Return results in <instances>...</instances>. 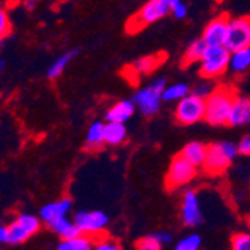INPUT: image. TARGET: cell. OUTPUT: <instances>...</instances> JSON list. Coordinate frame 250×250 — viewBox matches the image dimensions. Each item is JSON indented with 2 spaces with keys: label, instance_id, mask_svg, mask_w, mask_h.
I'll list each match as a JSON object with an SVG mask.
<instances>
[{
  "label": "cell",
  "instance_id": "6da1fadb",
  "mask_svg": "<svg viewBox=\"0 0 250 250\" xmlns=\"http://www.w3.org/2000/svg\"><path fill=\"white\" fill-rule=\"evenodd\" d=\"M237 90L231 85H217L206 99V120L211 126H226L237 99Z\"/></svg>",
  "mask_w": 250,
  "mask_h": 250
},
{
  "label": "cell",
  "instance_id": "7a4b0ae2",
  "mask_svg": "<svg viewBox=\"0 0 250 250\" xmlns=\"http://www.w3.org/2000/svg\"><path fill=\"white\" fill-rule=\"evenodd\" d=\"M237 154H238L237 144H234L231 141H222V143L210 144L207 157L202 165V169L206 174L213 175V177L220 175L229 168V165L232 164Z\"/></svg>",
  "mask_w": 250,
  "mask_h": 250
},
{
  "label": "cell",
  "instance_id": "3957f363",
  "mask_svg": "<svg viewBox=\"0 0 250 250\" xmlns=\"http://www.w3.org/2000/svg\"><path fill=\"white\" fill-rule=\"evenodd\" d=\"M199 63V75L204 80H214L229 69L231 51L225 45H208Z\"/></svg>",
  "mask_w": 250,
  "mask_h": 250
},
{
  "label": "cell",
  "instance_id": "277c9868",
  "mask_svg": "<svg viewBox=\"0 0 250 250\" xmlns=\"http://www.w3.org/2000/svg\"><path fill=\"white\" fill-rule=\"evenodd\" d=\"M171 14V8L164 0H148V2L136 11L126 22V32L135 35L146 29L147 26L164 18L165 15Z\"/></svg>",
  "mask_w": 250,
  "mask_h": 250
},
{
  "label": "cell",
  "instance_id": "5b68a950",
  "mask_svg": "<svg viewBox=\"0 0 250 250\" xmlns=\"http://www.w3.org/2000/svg\"><path fill=\"white\" fill-rule=\"evenodd\" d=\"M167 87V80L164 77H159L153 80L147 87L140 88L133 95V104L144 116L150 117L154 116L161 108V104L164 101V90Z\"/></svg>",
  "mask_w": 250,
  "mask_h": 250
},
{
  "label": "cell",
  "instance_id": "8992f818",
  "mask_svg": "<svg viewBox=\"0 0 250 250\" xmlns=\"http://www.w3.org/2000/svg\"><path fill=\"white\" fill-rule=\"evenodd\" d=\"M174 119L181 126H190L206 119V99L190 93L180 99L174 111Z\"/></svg>",
  "mask_w": 250,
  "mask_h": 250
},
{
  "label": "cell",
  "instance_id": "52a82bcc",
  "mask_svg": "<svg viewBox=\"0 0 250 250\" xmlns=\"http://www.w3.org/2000/svg\"><path fill=\"white\" fill-rule=\"evenodd\" d=\"M198 175V167L192 165L183 156L177 154L169 165V169L165 177V188L168 190H177L189 185L190 181Z\"/></svg>",
  "mask_w": 250,
  "mask_h": 250
},
{
  "label": "cell",
  "instance_id": "ba28073f",
  "mask_svg": "<svg viewBox=\"0 0 250 250\" xmlns=\"http://www.w3.org/2000/svg\"><path fill=\"white\" fill-rule=\"evenodd\" d=\"M41 217L35 214L22 213L8 226V240L9 244H21L35 235L41 228Z\"/></svg>",
  "mask_w": 250,
  "mask_h": 250
},
{
  "label": "cell",
  "instance_id": "9c48e42d",
  "mask_svg": "<svg viewBox=\"0 0 250 250\" xmlns=\"http://www.w3.org/2000/svg\"><path fill=\"white\" fill-rule=\"evenodd\" d=\"M225 47L231 53L250 47V17L231 18Z\"/></svg>",
  "mask_w": 250,
  "mask_h": 250
},
{
  "label": "cell",
  "instance_id": "30bf717a",
  "mask_svg": "<svg viewBox=\"0 0 250 250\" xmlns=\"http://www.w3.org/2000/svg\"><path fill=\"white\" fill-rule=\"evenodd\" d=\"M108 216L102 211H78L74 217L75 225L81 234L90 235V237H98L102 235L106 225H108Z\"/></svg>",
  "mask_w": 250,
  "mask_h": 250
},
{
  "label": "cell",
  "instance_id": "8fae6325",
  "mask_svg": "<svg viewBox=\"0 0 250 250\" xmlns=\"http://www.w3.org/2000/svg\"><path fill=\"white\" fill-rule=\"evenodd\" d=\"M229 15L220 14L219 17L213 18L204 29L202 39L207 42V45H225L228 39L229 30Z\"/></svg>",
  "mask_w": 250,
  "mask_h": 250
},
{
  "label": "cell",
  "instance_id": "7c38bea8",
  "mask_svg": "<svg viewBox=\"0 0 250 250\" xmlns=\"http://www.w3.org/2000/svg\"><path fill=\"white\" fill-rule=\"evenodd\" d=\"M204 220L201 211V202L195 190H186L181 199V222L188 228H195Z\"/></svg>",
  "mask_w": 250,
  "mask_h": 250
},
{
  "label": "cell",
  "instance_id": "4fadbf2b",
  "mask_svg": "<svg viewBox=\"0 0 250 250\" xmlns=\"http://www.w3.org/2000/svg\"><path fill=\"white\" fill-rule=\"evenodd\" d=\"M72 208V199L69 198H62L59 201H54V202H50L47 206H43L39 211V217L42 222L45 223H50L59 217H64L67 216V213L71 211Z\"/></svg>",
  "mask_w": 250,
  "mask_h": 250
},
{
  "label": "cell",
  "instance_id": "5bb4252c",
  "mask_svg": "<svg viewBox=\"0 0 250 250\" xmlns=\"http://www.w3.org/2000/svg\"><path fill=\"white\" fill-rule=\"evenodd\" d=\"M167 54L164 53H159V54H151V56H146V57H141L136 60L132 66H129L127 69L132 72V75H146V74H150L153 72L154 69H157L159 66H161L165 60Z\"/></svg>",
  "mask_w": 250,
  "mask_h": 250
},
{
  "label": "cell",
  "instance_id": "9a60e30c",
  "mask_svg": "<svg viewBox=\"0 0 250 250\" xmlns=\"http://www.w3.org/2000/svg\"><path fill=\"white\" fill-rule=\"evenodd\" d=\"M250 123V98L237 96L228 126H244Z\"/></svg>",
  "mask_w": 250,
  "mask_h": 250
},
{
  "label": "cell",
  "instance_id": "2e32d148",
  "mask_svg": "<svg viewBox=\"0 0 250 250\" xmlns=\"http://www.w3.org/2000/svg\"><path fill=\"white\" fill-rule=\"evenodd\" d=\"M135 104L133 101L129 99H123L116 102L112 106H109V109L106 111V120L108 122H119V123H125L127 122L135 112Z\"/></svg>",
  "mask_w": 250,
  "mask_h": 250
},
{
  "label": "cell",
  "instance_id": "e0dca14e",
  "mask_svg": "<svg viewBox=\"0 0 250 250\" xmlns=\"http://www.w3.org/2000/svg\"><path fill=\"white\" fill-rule=\"evenodd\" d=\"M207 151H208L207 144L192 141L183 147V150L180 151V156H183L186 161H189L192 165L199 168L204 165V161H206V157H207Z\"/></svg>",
  "mask_w": 250,
  "mask_h": 250
},
{
  "label": "cell",
  "instance_id": "ac0fdd59",
  "mask_svg": "<svg viewBox=\"0 0 250 250\" xmlns=\"http://www.w3.org/2000/svg\"><path fill=\"white\" fill-rule=\"evenodd\" d=\"M105 146V123L93 122L85 135V150L98 151Z\"/></svg>",
  "mask_w": 250,
  "mask_h": 250
},
{
  "label": "cell",
  "instance_id": "d6986e66",
  "mask_svg": "<svg viewBox=\"0 0 250 250\" xmlns=\"http://www.w3.org/2000/svg\"><path fill=\"white\" fill-rule=\"evenodd\" d=\"M127 138V129L125 123L108 122L105 123V146H120Z\"/></svg>",
  "mask_w": 250,
  "mask_h": 250
},
{
  "label": "cell",
  "instance_id": "ffe728a7",
  "mask_svg": "<svg viewBox=\"0 0 250 250\" xmlns=\"http://www.w3.org/2000/svg\"><path fill=\"white\" fill-rule=\"evenodd\" d=\"M48 226L51 228L53 232H56L62 240L64 238H72L81 234V231L78 229V226L75 225L74 220H69L66 216L64 217H59L53 222L48 223Z\"/></svg>",
  "mask_w": 250,
  "mask_h": 250
},
{
  "label": "cell",
  "instance_id": "44dd1931",
  "mask_svg": "<svg viewBox=\"0 0 250 250\" xmlns=\"http://www.w3.org/2000/svg\"><path fill=\"white\" fill-rule=\"evenodd\" d=\"M207 48H208V45H207V42L204 41L202 38L195 41V42H192L188 47V50L185 51L183 57H181V66L188 67L189 64L201 62L204 54H206V51H207Z\"/></svg>",
  "mask_w": 250,
  "mask_h": 250
},
{
  "label": "cell",
  "instance_id": "7402d4cb",
  "mask_svg": "<svg viewBox=\"0 0 250 250\" xmlns=\"http://www.w3.org/2000/svg\"><path fill=\"white\" fill-rule=\"evenodd\" d=\"M93 249V237L80 234L72 238H64L62 240L56 250H92Z\"/></svg>",
  "mask_w": 250,
  "mask_h": 250
},
{
  "label": "cell",
  "instance_id": "603a6c76",
  "mask_svg": "<svg viewBox=\"0 0 250 250\" xmlns=\"http://www.w3.org/2000/svg\"><path fill=\"white\" fill-rule=\"evenodd\" d=\"M77 56H78V50H71V51H67V53L62 54L60 57H57V59L51 63V66L48 67V78H50V80L59 78V77L63 74V71L66 69V66L69 64Z\"/></svg>",
  "mask_w": 250,
  "mask_h": 250
},
{
  "label": "cell",
  "instance_id": "cb8c5ba5",
  "mask_svg": "<svg viewBox=\"0 0 250 250\" xmlns=\"http://www.w3.org/2000/svg\"><path fill=\"white\" fill-rule=\"evenodd\" d=\"M249 67H250V47L231 53L229 69H232L237 74H241L246 69H249Z\"/></svg>",
  "mask_w": 250,
  "mask_h": 250
},
{
  "label": "cell",
  "instance_id": "d4e9b609",
  "mask_svg": "<svg viewBox=\"0 0 250 250\" xmlns=\"http://www.w3.org/2000/svg\"><path fill=\"white\" fill-rule=\"evenodd\" d=\"M189 95V85L185 83H175L172 85L165 87L164 90V101L167 102H172V101H180L183 99L185 96Z\"/></svg>",
  "mask_w": 250,
  "mask_h": 250
},
{
  "label": "cell",
  "instance_id": "484cf974",
  "mask_svg": "<svg viewBox=\"0 0 250 250\" xmlns=\"http://www.w3.org/2000/svg\"><path fill=\"white\" fill-rule=\"evenodd\" d=\"M162 246L164 243L156 237V234H150L136 241L135 249L136 250H162Z\"/></svg>",
  "mask_w": 250,
  "mask_h": 250
},
{
  "label": "cell",
  "instance_id": "4316f807",
  "mask_svg": "<svg viewBox=\"0 0 250 250\" xmlns=\"http://www.w3.org/2000/svg\"><path fill=\"white\" fill-rule=\"evenodd\" d=\"M201 244L202 238L198 234H189L175 244V250H199Z\"/></svg>",
  "mask_w": 250,
  "mask_h": 250
},
{
  "label": "cell",
  "instance_id": "83f0119b",
  "mask_svg": "<svg viewBox=\"0 0 250 250\" xmlns=\"http://www.w3.org/2000/svg\"><path fill=\"white\" fill-rule=\"evenodd\" d=\"M231 250H250V232H237L231 237Z\"/></svg>",
  "mask_w": 250,
  "mask_h": 250
},
{
  "label": "cell",
  "instance_id": "f1b7e54d",
  "mask_svg": "<svg viewBox=\"0 0 250 250\" xmlns=\"http://www.w3.org/2000/svg\"><path fill=\"white\" fill-rule=\"evenodd\" d=\"M95 250H123V247L117 240L102 235L98 238V241L95 244Z\"/></svg>",
  "mask_w": 250,
  "mask_h": 250
},
{
  "label": "cell",
  "instance_id": "f546056e",
  "mask_svg": "<svg viewBox=\"0 0 250 250\" xmlns=\"http://www.w3.org/2000/svg\"><path fill=\"white\" fill-rule=\"evenodd\" d=\"M12 30V26H11V21H9V17H8V12L0 8V39H5Z\"/></svg>",
  "mask_w": 250,
  "mask_h": 250
},
{
  "label": "cell",
  "instance_id": "4dcf8cb0",
  "mask_svg": "<svg viewBox=\"0 0 250 250\" xmlns=\"http://www.w3.org/2000/svg\"><path fill=\"white\" fill-rule=\"evenodd\" d=\"M216 87H213L211 84H199L198 87H195L193 88V92L192 93H195L196 96H199V98H204V99H207L211 93H213V90H214Z\"/></svg>",
  "mask_w": 250,
  "mask_h": 250
},
{
  "label": "cell",
  "instance_id": "1f68e13d",
  "mask_svg": "<svg viewBox=\"0 0 250 250\" xmlns=\"http://www.w3.org/2000/svg\"><path fill=\"white\" fill-rule=\"evenodd\" d=\"M171 14H172L175 18H178V20L185 18V17L188 15V6H186L183 2H178V3H175L174 6H171Z\"/></svg>",
  "mask_w": 250,
  "mask_h": 250
},
{
  "label": "cell",
  "instance_id": "d6a6232c",
  "mask_svg": "<svg viewBox=\"0 0 250 250\" xmlns=\"http://www.w3.org/2000/svg\"><path fill=\"white\" fill-rule=\"evenodd\" d=\"M238 153L243 156H250V135H246L241 138V141L237 144Z\"/></svg>",
  "mask_w": 250,
  "mask_h": 250
},
{
  "label": "cell",
  "instance_id": "836d02e7",
  "mask_svg": "<svg viewBox=\"0 0 250 250\" xmlns=\"http://www.w3.org/2000/svg\"><path fill=\"white\" fill-rule=\"evenodd\" d=\"M156 234V237L161 240L164 244H168V243H171L172 241V235L169 234V232H165V231H159V232H154Z\"/></svg>",
  "mask_w": 250,
  "mask_h": 250
},
{
  "label": "cell",
  "instance_id": "e575fe53",
  "mask_svg": "<svg viewBox=\"0 0 250 250\" xmlns=\"http://www.w3.org/2000/svg\"><path fill=\"white\" fill-rule=\"evenodd\" d=\"M6 240H8V226L0 225V244L6 243Z\"/></svg>",
  "mask_w": 250,
  "mask_h": 250
},
{
  "label": "cell",
  "instance_id": "d590c367",
  "mask_svg": "<svg viewBox=\"0 0 250 250\" xmlns=\"http://www.w3.org/2000/svg\"><path fill=\"white\" fill-rule=\"evenodd\" d=\"M164 2L171 8V6H174L175 3H178V2H181V0H164Z\"/></svg>",
  "mask_w": 250,
  "mask_h": 250
},
{
  "label": "cell",
  "instance_id": "8d00e7d4",
  "mask_svg": "<svg viewBox=\"0 0 250 250\" xmlns=\"http://www.w3.org/2000/svg\"><path fill=\"white\" fill-rule=\"evenodd\" d=\"M26 6L32 9L35 6V0H26Z\"/></svg>",
  "mask_w": 250,
  "mask_h": 250
},
{
  "label": "cell",
  "instance_id": "74e56055",
  "mask_svg": "<svg viewBox=\"0 0 250 250\" xmlns=\"http://www.w3.org/2000/svg\"><path fill=\"white\" fill-rule=\"evenodd\" d=\"M3 69H5V62L0 60V71H3Z\"/></svg>",
  "mask_w": 250,
  "mask_h": 250
},
{
  "label": "cell",
  "instance_id": "f35d334b",
  "mask_svg": "<svg viewBox=\"0 0 250 250\" xmlns=\"http://www.w3.org/2000/svg\"><path fill=\"white\" fill-rule=\"evenodd\" d=\"M247 226L250 228V216H249V219H247Z\"/></svg>",
  "mask_w": 250,
  "mask_h": 250
},
{
  "label": "cell",
  "instance_id": "ab89813d",
  "mask_svg": "<svg viewBox=\"0 0 250 250\" xmlns=\"http://www.w3.org/2000/svg\"><path fill=\"white\" fill-rule=\"evenodd\" d=\"M3 41H5V39H0V47H2V45H3Z\"/></svg>",
  "mask_w": 250,
  "mask_h": 250
},
{
  "label": "cell",
  "instance_id": "60d3db41",
  "mask_svg": "<svg viewBox=\"0 0 250 250\" xmlns=\"http://www.w3.org/2000/svg\"><path fill=\"white\" fill-rule=\"evenodd\" d=\"M35 2H36V0H35Z\"/></svg>",
  "mask_w": 250,
  "mask_h": 250
}]
</instances>
